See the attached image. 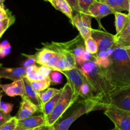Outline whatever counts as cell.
Wrapping results in <instances>:
<instances>
[{
  "mask_svg": "<svg viewBox=\"0 0 130 130\" xmlns=\"http://www.w3.org/2000/svg\"><path fill=\"white\" fill-rule=\"evenodd\" d=\"M2 90H1V87H0V104L1 102V97H2Z\"/></svg>",
  "mask_w": 130,
  "mask_h": 130,
  "instance_id": "cell-46",
  "label": "cell"
},
{
  "mask_svg": "<svg viewBox=\"0 0 130 130\" xmlns=\"http://www.w3.org/2000/svg\"><path fill=\"white\" fill-rule=\"evenodd\" d=\"M26 57H27V59L22 63V67L25 68L30 67L32 66H36V55H24Z\"/></svg>",
  "mask_w": 130,
  "mask_h": 130,
  "instance_id": "cell-35",
  "label": "cell"
},
{
  "mask_svg": "<svg viewBox=\"0 0 130 130\" xmlns=\"http://www.w3.org/2000/svg\"><path fill=\"white\" fill-rule=\"evenodd\" d=\"M13 105L10 103H5L1 101L0 104V110L3 111L6 114H10L13 110Z\"/></svg>",
  "mask_w": 130,
  "mask_h": 130,
  "instance_id": "cell-38",
  "label": "cell"
},
{
  "mask_svg": "<svg viewBox=\"0 0 130 130\" xmlns=\"http://www.w3.org/2000/svg\"><path fill=\"white\" fill-rule=\"evenodd\" d=\"M53 52L48 48H43L39 50L38 53L35 55L37 63L40 66H46L49 60L52 58Z\"/></svg>",
  "mask_w": 130,
  "mask_h": 130,
  "instance_id": "cell-22",
  "label": "cell"
},
{
  "mask_svg": "<svg viewBox=\"0 0 130 130\" xmlns=\"http://www.w3.org/2000/svg\"><path fill=\"white\" fill-rule=\"evenodd\" d=\"M110 130H119V129H118V128H116V127H115V128H113V129H110Z\"/></svg>",
  "mask_w": 130,
  "mask_h": 130,
  "instance_id": "cell-49",
  "label": "cell"
},
{
  "mask_svg": "<svg viewBox=\"0 0 130 130\" xmlns=\"http://www.w3.org/2000/svg\"><path fill=\"white\" fill-rule=\"evenodd\" d=\"M99 2L106 4L114 9L116 12L129 11V0H96Z\"/></svg>",
  "mask_w": 130,
  "mask_h": 130,
  "instance_id": "cell-19",
  "label": "cell"
},
{
  "mask_svg": "<svg viewBox=\"0 0 130 130\" xmlns=\"http://www.w3.org/2000/svg\"><path fill=\"white\" fill-rule=\"evenodd\" d=\"M50 3L56 10H59L67 16L71 21L72 20L73 10L66 0H52Z\"/></svg>",
  "mask_w": 130,
  "mask_h": 130,
  "instance_id": "cell-20",
  "label": "cell"
},
{
  "mask_svg": "<svg viewBox=\"0 0 130 130\" xmlns=\"http://www.w3.org/2000/svg\"><path fill=\"white\" fill-rule=\"evenodd\" d=\"M82 106L74 110L72 114L58 123L53 125V130H68L72 123L79 117L95 110H100V102L99 99L83 100Z\"/></svg>",
  "mask_w": 130,
  "mask_h": 130,
  "instance_id": "cell-4",
  "label": "cell"
},
{
  "mask_svg": "<svg viewBox=\"0 0 130 130\" xmlns=\"http://www.w3.org/2000/svg\"><path fill=\"white\" fill-rule=\"evenodd\" d=\"M11 118H12V116L10 115V114H6L3 111L0 110V126L8 121Z\"/></svg>",
  "mask_w": 130,
  "mask_h": 130,
  "instance_id": "cell-40",
  "label": "cell"
},
{
  "mask_svg": "<svg viewBox=\"0 0 130 130\" xmlns=\"http://www.w3.org/2000/svg\"><path fill=\"white\" fill-rule=\"evenodd\" d=\"M30 83L31 84L32 88L37 92L40 93L49 88L51 83H52V81H51L50 77H48L44 79L31 81V82H30Z\"/></svg>",
  "mask_w": 130,
  "mask_h": 130,
  "instance_id": "cell-26",
  "label": "cell"
},
{
  "mask_svg": "<svg viewBox=\"0 0 130 130\" xmlns=\"http://www.w3.org/2000/svg\"><path fill=\"white\" fill-rule=\"evenodd\" d=\"M60 72L53 71L50 74L49 77H50L51 81L53 84H59L60 83L62 80V76Z\"/></svg>",
  "mask_w": 130,
  "mask_h": 130,
  "instance_id": "cell-36",
  "label": "cell"
},
{
  "mask_svg": "<svg viewBox=\"0 0 130 130\" xmlns=\"http://www.w3.org/2000/svg\"><path fill=\"white\" fill-rule=\"evenodd\" d=\"M11 45L8 41H5L0 44V58H5L10 54Z\"/></svg>",
  "mask_w": 130,
  "mask_h": 130,
  "instance_id": "cell-32",
  "label": "cell"
},
{
  "mask_svg": "<svg viewBox=\"0 0 130 130\" xmlns=\"http://www.w3.org/2000/svg\"><path fill=\"white\" fill-rule=\"evenodd\" d=\"M85 48L86 50L93 55H96L99 52V48L96 42L95 41L92 37H90L85 40Z\"/></svg>",
  "mask_w": 130,
  "mask_h": 130,
  "instance_id": "cell-29",
  "label": "cell"
},
{
  "mask_svg": "<svg viewBox=\"0 0 130 130\" xmlns=\"http://www.w3.org/2000/svg\"><path fill=\"white\" fill-rule=\"evenodd\" d=\"M11 15H12L11 13L8 9L7 10L5 9L4 5L0 4V20L10 17Z\"/></svg>",
  "mask_w": 130,
  "mask_h": 130,
  "instance_id": "cell-39",
  "label": "cell"
},
{
  "mask_svg": "<svg viewBox=\"0 0 130 130\" xmlns=\"http://www.w3.org/2000/svg\"><path fill=\"white\" fill-rule=\"evenodd\" d=\"M60 90H60H58V89L53 88H48V89H46L44 91L39 93L41 100L42 103L43 104V105L47 102L49 101L50 99H52L53 96H55L57 94H58L60 91Z\"/></svg>",
  "mask_w": 130,
  "mask_h": 130,
  "instance_id": "cell-28",
  "label": "cell"
},
{
  "mask_svg": "<svg viewBox=\"0 0 130 130\" xmlns=\"http://www.w3.org/2000/svg\"></svg>",
  "mask_w": 130,
  "mask_h": 130,
  "instance_id": "cell-52",
  "label": "cell"
},
{
  "mask_svg": "<svg viewBox=\"0 0 130 130\" xmlns=\"http://www.w3.org/2000/svg\"><path fill=\"white\" fill-rule=\"evenodd\" d=\"M15 18L13 15L10 17L0 20V38L5 33V32L15 23Z\"/></svg>",
  "mask_w": 130,
  "mask_h": 130,
  "instance_id": "cell-30",
  "label": "cell"
},
{
  "mask_svg": "<svg viewBox=\"0 0 130 130\" xmlns=\"http://www.w3.org/2000/svg\"><path fill=\"white\" fill-rule=\"evenodd\" d=\"M95 62L100 68L106 69L110 66L111 60H110V57L100 58V57H97L95 55Z\"/></svg>",
  "mask_w": 130,
  "mask_h": 130,
  "instance_id": "cell-31",
  "label": "cell"
},
{
  "mask_svg": "<svg viewBox=\"0 0 130 130\" xmlns=\"http://www.w3.org/2000/svg\"><path fill=\"white\" fill-rule=\"evenodd\" d=\"M86 81L91 85L95 95L100 100L101 110H105L110 104V94L113 90L102 71L95 62V55L92 60L77 66Z\"/></svg>",
  "mask_w": 130,
  "mask_h": 130,
  "instance_id": "cell-1",
  "label": "cell"
},
{
  "mask_svg": "<svg viewBox=\"0 0 130 130\" xmlns=\"http://www.w3.org/2000/svg\"><path fill=\"white\" fill-rule=\"evenodd\" d=\"M82 57H83V60L84 62H87V61H90L91 60H92L93 57V55H91L90 53H89V52L85 49Z\"/></svg>",
  "mask_w": 130,
  "mask_h": 130,
  "instance_id": "cell-42",
  "label": "cell"
},
{
  "mask_svg": "<svg viewBox=\"0 0 130 130\" xmlns=\"http://www.w3.org/2000/svg\"><path fill=\"white\" fill-rule=\"evenodd\" d=\"M115 15V26L116 34H119L126 25L128 20V14L123 13L121 12H116Z\"/></svg>",
  "mask_w": 130,
  "mask_h": 130,
  "instance_id": "cell-25",
  "label": "cell"
},
{
  "mask_svg": "<svg viewBox=\"0 0 130 130\" xmlns=\"http://www.w3.org/2000/svg\"><path fill=\"white\" fill-rule=\"evenodd\" d=\"M44 1H48V2H51V1H52V0H44Z\"/></svg>",
  "mask_w": 130,
  "mask_h": 130,
  "instance_id": "cell-51",
  "label": "cell"
},
{
  "mask_svg": "<svg viewBox=\"0 0 130 130\" xmlns=\"http://www.w3.org/2000/svg\"><path fill=\"white\" fill-rule=\"evenodd\" d=\"M108 107H114L130 111V84L112 90L110 104Z\"/></svg>",
  "mask_w": 130,
  "mask_h": 130,
  "instance_id": "cell-6",
  "label": "cell"
},
{
  "mask_svg": "<svg viewBox=\"0 0 130 130\" xmlns=\"http://www.w3.org/2000/svg\"><path fill=\"white\" fill-rule=\"evenodd\" d=\"M37 112H39L37 107L24 96L22 97L19 111L15 117L17 120H21L32 116Z\"/></svg>",
  "mask_w": 130,
  "mask_h": 130,
  "instance_id": "cell-15",
  "label": "cell"
},
{
  "mask_svg": "<svg viewBox=\"0 0 130 130\" xmlns=\"http://www.w3.org/2000/svg\"><path fill=\"white\" fill-rule=\"evenodd\" d=\"M43 44H44V48H48V50L52 51L59 56L60 58L64 62L67 71L74 69L77 67L76 58L74 57L73 55L60 46L57 44V43L52 42L50 43H45Z\"/></svg>",
  "mask_w": 130,
  "mask_h": 130,
  "instance_id": "cell-10",
  "label": "cell"
},
{
  "mask_svg": "<svg viewBox=\"0 0 130 130\" xmlns=\"http://www.w3.org/2000/svg\"><path fill=\"white\" fill-rule=\"evenodd\" d=\"M25 78L29 81H39V80L44 79V77L38 72V67L37 66H32L27 67Z\"/></svg>",
  "mask_w": 130,
  "mask_h": 130,
  "instance_id": "cell-27",
  "label": "cell"
},
{
  "mask_svg": "<svg viewBox=\"0 0 130 130\" xmlns=\"http://www.w3.org/2000/svg\"><path fill=\"white\" fill-rule=\"evenodd\" d=\"M90 15L82 12L76 13L72 17L71 23L79 32V34L85 40L91 36V19Z\"/></svg>",
  "mask_w": 130,
  "mask_h": 130,
  "instance_id": "cell-8",
  "label": "cell"
},
{
  "mask_svg": "<svg viewBox=\"0 0 130 130\" xmlns=\"http://www.w3.org/2000/svg\"><path fill=\"white\" fill-rule=\"evenodd\" d=\"M76 102L74 98L73 90L68 82L62 88V94L55 107L53 109L52 112L47 117H46V124L53 126L57 123L58 119L61 118L65 112Z\"/></svg>",
  "mask_w": 130,
  "mask_h": 130,
  "instance_id": "cell-3",
  "label": "cell"
},
{
  "mask_svg": "<svg viewBox=\"0 0 130 130\" xmlns=\"http://www.w3.org/2000/svg\"><path fill=\"white\" fill-rule=\"evenodd\" d=\"M46 66L49 67L54 71L61 72L63 71H67V69L65 65L64 62L60 58L59 56L53 52V55L52 58L49 60L47 63Z\"/></svg>",
  "mask_w": 130,
  "mask_h": 130,
  "instance_id": "cell-21",
  "label": "cell"
},
{
  "mask_svg": "<svg viewBox=\"0 0 130 130\" xmlns=\"http://www.w3.org/2000/svg\"><path fill=\"white\" fill-rule=\"evenodd\" d=\"M38 72L44 78H46V77H49L50 74L53 71V70L46 66H41L40 67H38Z\"/></svg>",
  "mask_w": 130,
  "mask_h": 130,
  "instance_id": "cell-37",
  "label": "cell"
},
{
  "mask_svg": "<svg viewBox=\"0 0 130 130\" xmlns=\"http://www.w3.org/2000/svg\"><path fill=\"white\" fill-rule=\"evenodd\" d=\"M18 120L15 117H12L11 119L0 126V130H16Z\"/></svg>",
  "mask_w": 130,
  "mask_h": 130,
  "instance_id": "cell-33",
  "label": "cell"
},
{
  "mask_svg": "<svg viewBox=\"0 0 130 130\" xmlns=\"http://www.w3.org/2000/svg\"><path fill=\"white\" fill-rule=\"evenodd\" d=\"M116 44H114L112 47L109 48V49L107 50H106L107 53V55L109 57H110V56H111L113 54V53H114V49H115V48H116Z\"/></svg>",
  "mask_w": 130,
  "mask_h": 130,
  "instance_id": "cell-45",
  "label": "cell"
},
{
  "mask_svg": "<svg viewBox=\"0 0 130 130\" xmlns=\"http://www.w3.org/2000/svg\"><path fill=\"white\" fill-rule=\"evenodd\" d=\"M104 110V114L112 121L116 128L130 130V111L114 107H108Z\"/></svg>",
  "mask_w": 130,
  "mask_h": 130,
  "instance_id": "cell-5",
  "label": "cell"
},
{
  "mask_svg": "<svg viewBox=\"0 0 130 130\" xmlns=\"http://www.w3.org/2000/svg\"><path fill=\"white\" fill-rule=\"evenodd\" d=\"M95 1L96 0H78L79 7L81 12L88 14L89 8Z\"/></svg>",
  "mask_w": 130,
  "mask_h": 130,
  "instance_id": "cell-34",
  "label": "cell"
},
{
  "mask_svg": "<svg viewBox=\"0 0 130 130\" xmlns=\"http://www.w3.org/2000/svg\"><path fill=\"white\" fill-rule=\"evenodd\" d=\"M95 56L97 57H100V58H105V57H109L107 55V53L106 50L100 51V52H98L97 54H96Z\"/></svg>",
  "mask_w": 130,
  "mask_h": 130,
  "instance_id": "cell-44",
  "label": "cell"
},
{
  "mask_svg": "<svg viewBox=\"0 0 130 130\" xmlns=\"http://www.w3.org/2000/svg\"><path fill=\"white\" fill-rule=\"evenodd\" d=\"M91 37L97 44L99 52L107 50L116 44L114 35L104 30L93 29Z\"/></svg>",
  "mask_w": 130,
  "mask_h": 130,
  "instance_id": "cell-11",
  "label": "cell"
},
{
  "mask_svg": "<svg viewBox=\"0 0 130 130\" xmlns=\"http://www.w3.org/2000/svg\"><path fill=\"white\" fill-rule=\"evenodd\" d=\"M60 72L66 76L67 78V82L69 83L73 90L74 98L76 102L79 96L80 89L86 81L83 75L77 67L72 69L61 71Z\"/></svg>",
  "mask_w": 130,
  "mask_h": 130,
  "instance_id": "cell-9",
  "label": "cell"
},
{
  "mask_svg": "<svg viewBox=\"0 0 130 130\" xmlns=\"http://www.w3.org/2000/svg\"><path fill=\"white\" fill-rule=\"evenodd\" d=\"M57 44L72 54L76 58L77 66H81L84 63L83 55L85 50V39L80 34L72 40L64 43H57Z\"/></svg>",
  "mask_w": 130,
  "mask_h": 130,
  "instance_id": "cell-7",
  "label": "cell"
},
{
  "mask_svg": "<svg viewBox=\"0 0 130 130\" xmlns=\"http://www.w3.org/2000/svg\"><path fill=\"white\" fill-rule=\"evenodd\" d=\"M1 66L2 65L0 64V79H8L15 81L17 80L22 79L25 77L27 69L25 67L6 68L2 67Z\"/></svg>",
  "mask_w": 130,
  "mask_h": 130,
  "instance_id": "cell-16",
  "label": "cell"
},
{
  "mask_svg": "<svg viewBox=\"0 0 130 130\" xmlns=\"http://www.w3.org/2000/svg\"><path fill=\"white\" fill-rule=\"evenodd\" d=\"M24 130H25V129H24Z\"/></svg>",
  "mask_w": 130,
  "mask_h": 130,
  "instance_id": "cell-53",
  "label": "cell"
},
{
  "mask_svg": "<svg viewBox=\"0 0 130 130\" xmlns=\"http://www.w3.org/2000/svg\"><path fill=\"white\" fill-rule=\"evenodd\" d=\"M66 1L69 3L72 10L76 11L77 13L81 12L79 7L78 0H66Z\"/></svg>",
  "mask_w": 130,
  "mask_h": 130,
  "instance_id": "cell-41",
  "label": "cell"
},
{
  "mask_svg": "<svg viewBox=\"0 0 130 130\" xmlns=\"http://www.w3.org/2000/svg\"><path fill=\"white\" fill-rule=\"evenodd\" d=\"M111 62L106 69H101L113 90L130 84V59L124 48L116 46L110 56Z\"/></svg>",
  "mask_w": 130,
  "mask_h": 130,
  "instance_id": "cell-2",
  "label": "cell"
},
{
  "mask_svg": "<svg viewBox=\"0 0 130 130\" xmlns=\"http://www.w3.org/2000/svg\"><path fill=\"white\" fill-rule=\"evenodd\" d=\"M79 96H81V97L83 99V100H90V99H99V98L95 95V92H94L93 90L91 85H90L87 81H86V82L82 85V86H81V89H80ZM99 100H100V99H99ZM100 109H101V108H100Z\"/></svg>",
  "mask_w": 130,
  "mask_h": 130,
  "instance_id": "cell-23",
  "label": "cell"
},
{
  "mask_svg": "<svg viewBox=\"0 0 130 130\" xmlns=\"http://www.w3.org/2000/svg\"><path fill=\"white\" fill-rule=\"evenodd\" d=\"M0 87L6 95L11 97L16 96H20L22 97L25 96V90L23 79L17 80L10 84L0 85Z\"/></svg>",
  "mask_w": 130,
  "mask_h": 130,
  "instance_id": "cell-14",
  "label": "cell"
},
{
  "mask_svg": "<svg viewBox=\"0 0 130 130\" xmlns=\"http://www.w3.org/2000/svg\"><path fill=\"white\" fill-rule=\"evenodd\" d=\"M116 11L106 4L95 1L88 9V14L95 18L99 23V27L105 30L101 24V19L110 14H114Z\"/></svg>",
  "mask_w": 130,
  "mask_h": 130,
  "instance_id": "cell-12",
  "label": "cell"
},
{
  "mask_svg": "<svg viewBox=\"0 0 130 130\" xmlns=\"http://www.w3.org/2000/svg\"><path fill=\"white\" fill-rule=\"evenodd\" d=\"M23 79H24V86H25V96L37 107L39 112H43V104L41 100L39 93L33 88L31 84L25 77H24Z\"/></svg>",
  "mask_w": 130,
  "mask_h": 130,
  "instance_id": "cell-17",
  "label": "cell"
},
{
  "mask_svg": "<svg viewBox=\"0 0 130 130\" xmlns=\"http://www.w3.org/2000/svg\"><path fill=\"white\" fill-rule=\"evenodd\" d=\"M5 1V0H0V4H1V5H3V3Z\"/></svg>",
  "mask_w": 130,
  "mask_h": 130,
  "instance_id": "cell-48",
  "label": "cell"
},
{
  "mask_svg": "<svg viewBox=\"0 0 130 130\" xmlns=\"http://www.w3.org/2000/svg\"><path fill=\"white\" fill-rule=\"evenodd\" d=\"M128 14H129L130 15V0H129V12H128Z\"/></svg>",
  "mask_w": 130,
  "mask_h": 130,
  "instance_id": "cell-50",
  "label": "cell"
},
{
  "mask_svg": "<svg viewBox=\"0 0 130 130\" xmlns=\"http://www.w3.org/2000/svg\"><path fill=\"white\" fill-rule=\"evenodd\" d=\"M126 50L127 53H128V56H129V58L130 59V48H127V49H126Z\"/></svg>",
  "mask_w": 130,
  "mask_h": 130,
  "instance_id": "cell-47",
  "label": "cell"
},
{
  "mask_svg": "<svg viewBox=\"0 0 130 130\" xmlns=\"http://www.w3.org/2000/svg\"><path fill=\"white\" fill-rule=\"evenodd\" d=\"M62 88L61 89L60 91L58 93V94L53 96L52 99L47 102L45 104L43 105V115L44 116V118L48 116L52 112L55 107L56 105L58 103V100H59L60 98L61 94H62Z\"/></svg>",
  "mask_w": 130,
  "mask_h": 130,
  "instance_id": "cell-24",
  "label": "cell"
},
{
  "mask_svg": "<svg viewBox=\"0 0 130 130\" xmlns=\"http://www.w3.org/2000/svg\"><path fill=\"white\" fill-rule=\"evenodd\" d=\"M30 130H53V126L44 124V125L37 127V128H34V129Z\"/></svg>",
  "mask_w": 130,
  "mask_h": 130,
  "instance_id": "cell-43",
  "label": "cell"
},
{
  "mask_svg": "<svg viewBox=\"0 0 130 130\" xmlns=\"http://www.w3.org/2000/svg\"><path fill=\"white\" fill-rule=\"evenodd\" d=\"M115 43L118 46L127 49L130 48V15L128 14V20L124 29L114 35Z\"/></svg>",
  "mask_w": 130,
  "mask_h": 130,
  "instance_id": "cell-18",
  "label": "cell"
},
{
  "mask_svg": "<svg viewBox=\"0 0 130 130\" xmlns=\"http://www.w3.org/2000/svg\"><path fill=\"white\" fill-rule=\"evenodd\" d=\"M44 124H46V123L44 116H32L25 119L18 120L16 130H30Z\"/></svg>",
  "mask_w": 130,
  "mask_h": 130,
  "instance_id": "cell-13",
  "label": "cell"
}]
</instances>
